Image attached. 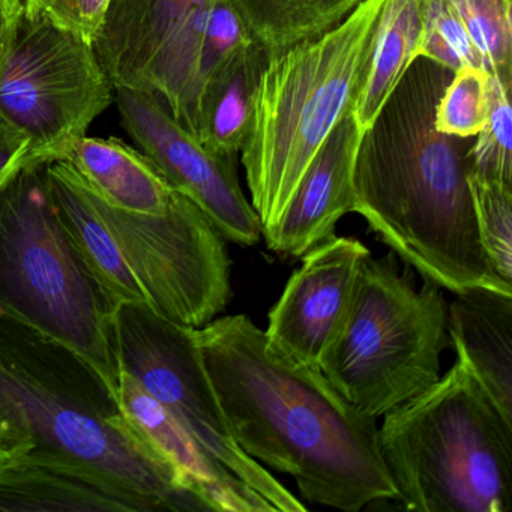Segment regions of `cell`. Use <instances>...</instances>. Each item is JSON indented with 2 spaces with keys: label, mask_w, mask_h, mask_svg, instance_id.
I'll return each mask as SVG.
<instances>
[{
  "label": "cell",
  "mask_w": 512,
  "mask_h": 512,
  "mask_svg": "<svg viewBox=\"0 0 512 512\" xmlns=\"http://www.w3.org/2000/svg\"><path fill=\"white\" fill-rule=\"evenodd\" d=\"M203 364L233 439L248 457L289 475L302 499L358 512L397 500L377 418L352 406L322 371L269 346L245 314L197 329Z\"/></svg>",
  "instance_id": "obj_1"
},
{
  "label": "cell",
  "mask_w": 512,
  "mask_h": 512,
  "mask_svg": "<svg viewBox=\"0 0 512 512\" xmlns=\"http://www.w3.org/2000/svg\"><path fill=\"white\" fill-rule=\"evenodd\" d=\"M452 76L430 59H413L362 134L353 212L425 281L454 295L473 287L512 295L479 241L467 182L475 137L448 136L434 125Z\"/></svg>",
  "instance_id": "obj_2"
},
{
  "label": "cell",
  "mask_w": 512,
  "mask_h": 512,
  "mask_svg": "<svg viewBox=\"0 0 512 512\" xmlns=\"http://www.w3.org/2000/svg\"><path fill=\"white\" fill-rule=\"evenodd\" d=\"M0 421L103 470L161 511H209L122 415L106 380L71 347L0 314Z\"/></svg>",
  "instance_id": "obj_3"
},
{
  "label": "cell",
  "mask_w": 512,
  "mask_h": 512,
  "mask_svg": "<svg viewBox=\"0 0 512 512\" xmlns=\"http://www.w3.org/2000/svg\"><path fill=\"white\" fill-rule=\"evenodd\" d=\"M385 4L364 0L340 25L271 56L260 71L239 160L262 233L353 109Z\"/></svg>",
  "instance_id": "obj_4"
},
{
  "label": "cell",
  "mask_w": 512,
  "mask_h": 512,
  "mask_svg": "<svg viewBox=\"0 0 512 512\" xmlns=\"http://www.w3.org/2000/svg\"><path fill=\"white\" fill-rule=\"evenodd\" d=\"M382 418L380 452L404 508L511 509L512 424L460 359Z\"/></svg>",
  "instance_id": "obj_5"
},
{
  "label": "cell",
  "mask_w": 512,
  "mask_h": 512,
  "mask_svg": "<svg viewBox=\"0 0 512 512\" xmlns=\"http://www.w3.org/2000/svg\"><path fill=\"white\" fill-rule=\"evenodd\" d=\"M46 166L26 167L0 190V314L71 347L118 397L116 307L59 218Z\"/></svg>",
  "instance_id": "obj_6"
},
{
  "label": "cell",
  "mask_w": 512,
  "mask_h": 512,
  "mask_svg": "<svg viewBox=\"0 0 512 512\" xmlns=\"http://www.w3.org/2000/svg\"><path fill=\"white\" fill-rule=\"evenodd\" d=\"M446 320L442 287L416 290L392 254H370L320 371L355 409L380 418L439 380Z\"/></svg>",
  "instance_id": "obj_7"
},
{
  "label": "cell",
  "mask_w": 512,
  "mask_h": 512,
  "mask_svg": "<svg viewBox=\"0 0 512 512\" xmlns=\"http://www.w3.org/2000/svg\"><path fill=\"white\" fill-rule=\"evenodd\" d=\"M251 43L230 0H112L94 49L115 88L157 95L196 136L206 85Z\"/></svg>",
  "instance_id": "obj_8"
},
{
  "label": "cell",
  "mask_w": 512,
  "mask_h": 512,
  "mask_svg": "<svg viewBox=\"0 0 512 512\" xmlns=\"http://www.w3.org/2000/svg\"><path fill=\"white\" fill-rule=\"evenodd\" d=\"M197 329L179 325L142 302H124L113 314L121 371L130 374L179 419L197 440L278 512L307 505L265 467L241 451L203 364Z\"/></svg>",
  "instance_id": "obj_9"
},
{
  "label": "cell",
  "mask_w": 512,
  "mask_h": 512,
  "mask_svg": "<svg viewBox=\"0 0 512 512\" xmlns=\"http://www.w3.org/2000/svg\"><path fill=\"white\" fill-rule=\"evenodd\" d=\"M115 97L92 44L23 16L0 67V115L31 139L43 163L64 160Z\"/></svg>",
  "instance_id": "obj_10"
},
{
  "label": "cell",
  "mask_w": 512,
  "mask_h": 512,
  "mask_svg": "<svg viewBox=\"0 0 512 512\" xmlns=\"http://www.w3.org/2000/svg\"><path fill=\"white\" fill-rule=\"evenodd\" d=\"M91 194L149 307L194 329L226 310L233 296L229 241L199 206L176 191L163 214H136Z\"/></svg>",
  "instance_id": "obj_11"
},
{
  "label": "cell",
  "mask_w": 512,
  "mask_h": 512,
  "mask_svg": "<svg viewBox=\"0 0 512 512\" xmlns=\"http://www.w3.org/2000/svg\"><path fill=\"white\" fill-rule=\"evenodd\" d=\"M121 125L173 190L199 206L229 242L256 245L262 223L242 190L238 160L206 148L157 95L116 88Z\"/></svg>",
  "instance_id": "obj_12"
},
{
  "label": "cell",
  "mask_w": 512,
  "mask_h": 512,
  "mask_svg": "<svg viewBox=\"0 0 512 512\" xmlns=\"http://www.w3.org/2000/svg\"><path fill=\"white\" fill-rule=\"evenodd\" d=\"M370 250L356 238H337L311 248L269 311V346L290 361L320 371L340 331Z\"/></svg>",
  "instance_id": "obj_13"
},
{
  "label": "cell",
  "mask_w": 512,
  "mask_h": 512,
  "mask_svg": "<svg viewBox=\"0 0 512 512\" xmlns=\"http://www.w3.org/2000/svg\"><path fill=\"white\" fill-rule=\"evenodd\" d=\"M160 512L103 470L32 443L0 460V512Z\"/></svg>",
  "instance_id": "obj_14"
},
{
  "label": "cell",
  "mask_w": 512,
  "mask_h": 512,
  "mask_svg": "<svg viewBox=\"0 0 512 512\" xmlns=\"http://www.w3.org/2000/svg\"><path fill=\"white\" fill-rule=\"evenodd\" d=\"M118 401L122 415L172 470L178 484L199 497L209 511H275L259 491L233 475L176 416L125 371L119 377Z\"/></svg>",
  "instance_id": "obj_15"
},
{
  "label": "cell",
  "mask_w": 512,
  "mask_h": 512,
  "mask_svg": "<svg viewBox=\"0 0 512 512\" xmlns=\"http://www.w3.org/2000/svg\"><path fill=\"white\" fill-rule=\"evenodd\" d=\"M361 137L350 110L311 161L283 214L262 233L269 250L302 257L335 236L338 221L353 212L355 205V164Z\"/></svg>",
  "instance_id": "obj_16"
},
{
  "label": "cell",
  "mask_w": 512,
  "mask_h": 512,
  "mask_svg": "<svg viewBox=\"0 0 512 512\" xmlns=\"http://www.w3.org/2000/svg\"><path fill=\"white\" fill-rule=\"evenodd\" d=\"M448 337L457 359L512 424V295L485 287L455 293Z\"/></svg>",
  "instance_id": "obj_17"
},
{
  "label": "cell",
  "mask_w": 512,
  "mask_h": 512,
  "mask_svg": "<svg viewBox=\"0 0 512 512\" xmlns=\"http://www.w3.org/2000/svg\"><path fill=\"white\" fill-rule=\"evenodd\" d=\"M46 178L71 242L110 302L115 307L124 302L148 304L91 191L76 170L67 161H55L47 164Z\"/></svg>",
  "instance_id": "obj_18"
},
{
  "label": "cell",
  "mask_w": 512,
  "mask_h": 512,
  "mask_svg": "<svg viewBox=\"0 0 512 512\" xmlns=\"http://www.w3.org/2000/svg\"><path fill=\"white\" fill-rule=\"evenodd\" d=\"M61 161L76 170L95 196L122 211L163 214L176 193L148 155L116 137L85 136Z\"/></svg>",
  "instance_id": "obj_19"
},
{
  "label": "cell",
  "mask_w": 512,
  "mask_h": 512,
  "mask_svg": "<svg viewBox=\"0 0 512 512\" xmlns=\"http://www.w3.org/2000/svg\"><path fill=\"white\" fill-rule=\"evenodd\" d=\"M268 55L256 43L236 52L206 85L200 103L197 139L223 157L239 160L248 122L251 100Z\"/></svg>",
  "instance_id": "obj_20"
},
{
  "label": "cell",
  "mask_w": 512,
  "mask_h": 512,
  "mask_svg": "<svg viewBox=\"0 0 512 512\" xmlns=\"http://www.w3.org/2000/svg\"><path fill=\"white\" fill-rule=\"evenodd\" d=\"M421 26V0H386L352 109L361 136L416 58Z\"/></svg>",
  "instance_id": "obj_21"
},
{
  "label": "cell",
  "mask_w": 512,
  "mask_h": 512,
  "mask_svg": "<svg viewBox=\"0 0 512 512\" xmlns=\"http://www.w3.org/2000/svg\"><path fill=\"white\" fill-rule=\"evenodd\" d=\"M364 0H230L268 58L340 25Z\"/></svg>",
  "instance_id": "obj_22"
},
{
  "label": "cell",
  "mask_w": 512,
  "mask_h": 512,
  "mask_svg": "<svg viewBox=\"0 0 512 512\" xmlns=\"http://www.w3.org/2000/svg\"><path fill=\"white\" fill-rule=\"evenodd\" d=\"M467 182L485 257L497 277L512 286V184L473 170Z\"/></svg>",
  "instance_id": "obj_23"
},
{
  "label": "cell",
  "mask_w": 512,
  "mask_h": 512,
  "mask_svg": "<svg viewBox=\"0 0 512 512\" xmlns=\"http://www.w3.org/2000/svg\"><path fill=\"white\" fill-rule=\"evenodd\" d=\"M487 73L512 82V0H451Z\"/></svg>",
  "instance_id": "obj_24"
},
{
  "label": "cell",
  "mask_w": 512,
  "mask_h": 512,
  "mask_svg": "<svg viewBox=\"0 0 512 512\" xmlns=\"http://www.w3.org/2000/svg\"><path fill=\"white\" fill-rule=\"evenodd\" d=\"M421 35L416 58H427L452 73L464 67H482L466 26L451 0H421Z\"/></svg>",
  "instance_id": "obj_25"
},
{
  "label": "cell",
  "mask_w": 512,
  "mask_h": 512,
  "mask_svg": "<svg viewBox=\"0 0 512 512\" xmlns=\"http://www.w3.org/2000/svg\"><path fill=\"white\" fill-rule=\"evenodd\" d=\"M490 73L478 67L455 71L437 101L434 125L448 136L476 137L490 113Z\"/></svg>",
  "instance_id": "obj_26"
},
{
  "label": "cell",
  "mask_w": 512,
  "mask_h": 512,
  "mask_svg": "<svg viewBox=\"0 0 512 512\" xmlns=\"http://www.w3.org/2000/svg\"><path fill=\"white\" fill-rule=\"evenodd\" d=\"M512 82L490 74V113L481 133L473 139V172L512 184Z\"/></svg>",
  "instance_id": "obj_27"
},
{
  "label": "cell",
  "mask_w": 512,
  "mask_h": 512,
  "mask_svg": "<svg viewBox=\"0 0 512 512\" xmlns=\"http://www.w3.org/2000/svg\"><path fill=\"white\" fill-rule=\"evenodd\" d=\"M112 0H23L25 17H40L94 46Z\"/></svg>",
  "instance_id": "obj_28"
},
{
  "label": "cell",
  "mask_w": 512,
  "mask_h": 512,
  "mask_svg": "<svg viewBox=\"0 0 512 512\" xmlns=\"http://www.w3.org/2000/svg\"><path fill=\"white\" fill-rule=\"evenodd\" d=\"M32 164L46 163L35 154L31 139L0 115V190Z\"/></svg>",
  "instance_id": "obj_29"
},
{
  "label": "cell",
  "mask_w": 512,
  "mask_h": 512,
  "mask_svg": "<svg viewBox=\"0 0 512 512\" xmlns=\"http://www.w3.org/2000/svg\"><path fill=\"white\" fill-rule=\"evenodd\" d=\"M23 16V0H0V67L13 46Z\"/></svg>",
  "instance_id": "obj_30"
},
{
  "label": "cell",
  "mask_w": 512,
  "mask_h": 512,
  "mask_svg": "<svg viewBox=\"0 0 512 512\" xmlns=\"http://www.w3.org/2000/svg\"><path fill=\"white\" fill-rule=\"evenodd\" d=\"M31 437L8 422L0 421V460L32 445Z\"/></svg>",
  "instance_id": "obj_31"
}]
</instances>
